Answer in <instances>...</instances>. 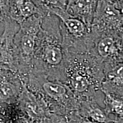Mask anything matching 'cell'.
<instances>
[{
  "label": "cell",
  "instance_id": "1",
  "mask_svg": "<svg viewBox=\"0 0 123 123\" xmlns=\"http://www.w3.org/2000/svg\"><path fill=\"white\" fill-rule=\"evenodd\" d=\"M67 53L63 44L59 18L49 12L43 17L30 74H43L62 82Z\"/></svg>",
  "mask_w": 123,
  "mask_h": 123
},
{
  "label": "cell",
  "instance_id": "2",
  "mask_svg": "<svg viewBox=\"0 0 123 123\" xmlns=\"http://www.w3.org/2000/svg\"><path fill=\"white\" fill-rule=\"evenodd\" d=\"M104 76V64L94 55L90 53H67L62 82L79 100L95 99Z\"/></svg>",
  "mask_w": 123,
  "mask_h": 123
},
{
  "label": "cell",
  "instance_id": "3",
  "mask_svg": "<svg viewBox=\"0 0 123 123\" xmlns=\"http://www.w3.org/2000/svg\"><path fill=\"white\" fill-rule=\"evenodd\" d=\"M22 80L29 90L44 101L52 113L66 117L78 110L80 100L62 82L35 73L30 74Z\"/></svg>",
  "mask_w": 123,
  "mask_h": 123
},
{
  "label": "cell",
  "instance_id": "4",
  "mask_svg": "<svg viewBox=\"0 0 123 123\" xmlns=\"http://www.w3.org/2000/svg\"><path fill=\"white\" fill-rule=\"evenodd\" d=\"M35 15L19 24L14 38L17 73L24 79L30 73L37 38L42 28L43 17Z\"/></svg>",
  "mask_w": 123,
  "mask_h": 123
},
{
  "label": "cell",
  "instance_id": "5",
  "mask_svg": "<svg viewBox=\"0 0 123 123\" xmlns=\"http://www.w3.org/2000/svg\"><path fill=\"white\" fill-rule=\"evenodd\" d=\"M50 13L60 21L63 44L67 52L89 53L91 46V27L66 10L50 8Z\"/></svg>",
  "mask_w": 123,
  "mask_h": 123
},
{
  "label": "cell",
  "instance_id": "6",
  "mask_svg": "<svg viewBox=\"0 0 123 123\" xmlns=\"http://www.w3.org/2000/svg\"><path fill=\"white\" fill-rule=\"evenodd\" d=\"M92 44L89 53L106 66L123 63V33L96 32L91 30Z\"/></svg>",
  "mask_w": 123,
  "mask_h": 123
},
{
  "label": "cell",
  "instance_id": "7",
  "mask_svg": "<svg viewBox=\"0 0 123 123\" xmlns=\"http://www.w3.org/2000/svg\"><path fill=\"white\" fill-rule=\"evenodd\" d=\"M17 103L27 123H67L66 117L52 113L44 101L29 90L25 85Z\"/></svg>",
  "mask_w": 123,
  "mask_h": 123
},
{
  "label": "cell",
  "instance_id": "8",
  "mask_svg": "<svg viewBox=\"0 0 123 123\" xmlns=\"http://www.w3.org/2000/svg\"><path fill=\"white\" fill-rule=\"evenodd\" d=\"M91 30L96 32L117 31L123 33V17L116 3L99 0Z\"/></svg>",
  "mask_w": 123,
  "mask_h": 123
},
{
  "label": "cell",
  "instance_id": "9",
  "mask_svg": "<svg viewBox=\"0 0 123 123\" xmlns=\"http://www.w3.org/2000/svg\"><path fill=\"white\" fill-rule=\"evenodd\" d=\"M4 24V31L0 36V67L9 68L17 73L14 38L19 25L10 18H6Z\"/></svg>",
  "mask_w": 123,
  "mask_h": 123
},
{
  "label": "cell",
  "instance_id": "10",
  "mask_svg": "<svg viewBox=\"0 0 123 123\" xmlns=\"http://www.w3.org/2000/svg\"><path fill=\"white\" fill-rule=\"evenodd\" d=\"M24 86L17 72L0 67V103H16L24 90Z\"/></svg>",
  "mask_w": 123,
  "mask_h": 123
},
{
  "label": "cell",
  "instance_id": "11",
  "mask_svg": "<svg viewBox=\"0 0 123 123\" xmlns=\"http://www.w3.org/2000/svg\"><path fill=\"white\" fill-rule=\"evenodd\" d=\"M104 73L100 91L123 99V63L104 67Z\"/></svg>",
  "mask_w": 123,
  "mask_h": 123
},
{
  "label": "cell",
  "instance_id": "12",
  "mask_svg": "<svg viewBox=\"0 0 123 123\" xmlns=\"http://www.w3.org/2000/svg\"><path fill=\"white\" fill-rule=\"evenodd\" d=\"M9 17L18 24L35 15H44V12L37 6L32 0H8Z\"/></svg>",
  "mask_w": 123,
  "mask_h": 123
},
{
  "label": "cell",
  "instance_id": "13",
  "mask_svg": "<svg viewBox=\"0 0 123 123\" xmlns=\"http://www.w3.org/2000/svg\"><path fill=\"white\" fill-rule=\"evenodd\" d=\"M99 0H68L66 11L91 27Z\"/></svg>",
  "mask_w": 123,
  "mask_h": 123
},
{
  "label": "cell",
  "instance_id": "14",
  "mask_svg": "<svg viewBox=\"0 0 123 123\" xmlns=\"http://www.w3.org/2000/svg\"><path fill=\"white\" fill-rule=\"evenodd\" d=\"M76 111L83 117L93 121L110 123L113 121V119H110L104 108L100 107L95 98L80 100Z\"/></svg>",
  "mask_w": 123,
  "mask_h": 123
},
{
  "label": "cell",
  "instance_id": "15",
  "mask_svg": "<svg viewBox=\"0 0 123 123\" xmlns=\"http://www.w3.org/2000/svg\"><path fill=\"white\" fill-rule=\"evenodd\" d=\"M104 103L107 114L115 116V119L123 117V99L117 98L108 94H104Z\"/></svg>",
  "mask_w": 123,
  "mask_h": 123
},
{
  "label": "cell",
  "instance_id": "16",
  "mask_svg": "<svg viewBox=\"0 0 123 123\" xmlns=\"http://www.w3.org/2000/svg\"><path fill=\"white\" fill-rule=\"evenodd\" d=\"M41 10L49 12L47 9L50 8L66 10L68 5V0H32Z\"/></svg>",
  "mask_w": 123,
  "mask_h": 123
},
{
  "label": "cell",
  "instance_id": "17",
  "mask_svg": "<svg viewBox=\"0 0 123 123\" xmlns=\"http://www.w3.org/2000/svg\"><path fill=\"white\" fill-rule=\"evenodd\" d=\"M66 120L67 123H115L114 120L110 123H100L90 120L80 116L76 111L71 112L67 115L66 116Z\"/></svg>",
  "mask_w": 123,
  "mask_h": 123
},
{
  "label": "cell",
  "instance_id": "18",
  "mask_svg": "<svg viewBox=\"0 0 123 123\" xmlns=\"http://www.w3.org/2000/svg\"><path fill=\"white\" fill-rule=\"evenodd\" d=\"M9 17L8 0H0V22H4Z\"/></svg>",
  "mask_w": 123,
  "mask_h": 123
},
{
  "label": "cell",
  "instance_id": "19",
  "mask_svg": "<svg viewBox=\"0 0 123 123\" xmlns=\"http://www.w3.org/2000/svg\"><path fill=\"white\" fill-rule=\"evenodd\" d=\"M116 5L123 17V0H119L116 3Z\"/></svg>",
  "mask_w": 123,
  "mask_h": 123
},
{
  "label": "cell",
  "instance_id": "20",
  "mask_svg": "<svg viewBox=\"0 0 123 123\" xmlns=\"http://www.w3.org/2000/svg\"><path fill=\"white\" fill-rule=\"evenodd\" d=\"M114 121L116 123H123V117H121V118H119V119H115V120H114Z\"/></svg>",
  "mask_w": 123,
  "mask_h": 123
},
{
  "label": "cell",
  "instance_id": "21",
  "mask_svg": "<svg viewBox=\"0 0 123 123\" xmlns=\"http://www.w3.org/2000/svg\"><path fill=\"white\" fill-rule=\"evenodd\" d=\"M2 105H3V104L0 103V123H1V111H2Z\"/></svg>",
  "mask_w": 123,
  "mask_h": 123
},
{
  "label": "cell",
  "instance_id": "22",
  "mask_svg": "<svg viewBox=\"0 0 123 123\" xmlns=\"http://www.w3.org/2000/svg\"><path fill=\"white\" fill-rule=\"evenodd\" d=\"M107 1H110V2H113V3H116L118 1H119V0H107Z\"/></svg>",
  "mask_w": 123,
  "mask_h": 123
},
{
  "label": "cell",
  "instance_id": "23",
  "mask_svg": "<svg viewBox=\"0 0 123 123\" xmlns=\"http://www.w3.org/2000/svg\"></svg>",
  "mask_w": 123,
  "mask_h": 123
},
{
  "label": "cell",
  "instance_id": "24",
  "mask_svg": "<svg viewBox=\"0 0 123 123\" xmlns=\"http://www.w3.org/2000/svg\"><path fill=\"white\" fill-rule=\"evenodd\" d=\"M115 123H116V122H115Z\"/></svg>",
  "mask_w": 123,
  "mask_h": 123
}]
</instances>
